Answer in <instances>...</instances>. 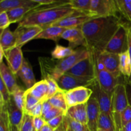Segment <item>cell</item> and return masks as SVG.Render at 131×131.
<instances>
[{"instance_id":"cell-2","label":"cell","mask_w":131,"mask_h":131,"mask_svg":"<svg viewBox=\"0 0 131 131\" xmlns=\"http://www.w3.org/2000/svg\"><path fill=\"white\" fill-rule=\"evenodd\" d=\"M69 1L58 0L55 3L38 6L26 15L18 26H37L43 29L75 12Z\"/></svg>"},{"instance_id":"cell-11","label":"cell","mask_w":131,"mask_h":131,"mask_svg":"<svg viewBox=\"0 0 131 131\" xmlns=\"http://www.w3.org/2000/svg\"><path fill=\"white\" fill-rule=\"evenodd\" d=\"M42 30L43 28L37 26H17L14 31L17 40L16 47H22L29 41L34 40Z\"/></svg>"},{"instance_id":"cell-24","label":"cell","mask_w":131,"mask_h":131,"mask_svg":"<svg viewBox=\"0 0 131 131\" xmlns=\"http://www.w3.org/2000/svg\"><path fill=\"white\" fill-rule=\"evenodd\" d=\"M39 5L34 0H1L0 13L22 6H38Z\"/></svg>"},{"instance_id":"cell-27","label":"cell","mask_w":131,"mask_h":131,"mask_svg":"<svg viewBox=\"0 0 131 131\" xmlns=\"http://www.w3.org/2000/svg\"><path fill=\"white\" fill-rule=\"evenodd\" d=\"M37 7V6H22V7L8 10L6 11V13H7L11 24L17 23V22L20 23L27 14Z\"/></svg>"},{"instance_id":"cell-22","label":"cell","mask_w":131,"mask_h":131,"mask_svg":"<svg viewBox=\"0 0 131 131\" xmlns=\"http://www.w3.org/2000/svg\"><path fill=\"white\" fill-rule=\"evenodd\" d=\"M65 28L55 26H49L43 29L42 32L35 38V39L51 40L58 42L61 38V35L65 31Z\"/></svg>"},{"instance_id":"cell-5","label":"cell","mask_w":131,"mask_h":131,"mask_svg":"<svg viewBox=\"0 0 131 131\" xmlns=\"http://www.w3.org/2000/svg\"><path fill=\"white\" fill-rule=\"evenodd\" d=\"M128 22H123L113 37L110 40L104 51L120 54L128 51Z\"/></svg>"},{"instance_id":"cell-32","label":"cell","mask_w":131,"mask_h":131,"mask_svg":"<svg viewBox=\"0 0 131 131\" xmlns=\"http://www.w3.org/2000/svg\"><path fill=\"white\" fill-rule=\"evenodd\" d=\"M75 52V49L70 48L69 47H64L57 44L51 52V56L55 60H63L68 56H70Z\"/></svg>"},{"instance_id":"cell-19","label":"cell","mask_w":131,"mask_h":131,"mask_svg":"<svg viewBox=\"0 0 131 131\" xmlns=\"http://www.w3.org/2000/svg\"><path fill=\"white\" fill-rule=\"evenodd\" d=\"M119 58V70L125 83L128 84L131 81V60L129 51L120 54Z\"/></svg>"},{"instance_id":"cell-18","label":"cell","mask_w":131,"mask_h":131,"mask_svg":"<svg viewBox=\"0 0 131 131\" xmlns=\"http://www.w3.org/2000/svg\"><path fill=\"white\" fill-rule=\"evenodd\" d=\"M15 76V74L11 71V70L9 69L7 65H5V63H1L0 64V78L8 89L11 95L18 88H19L17 83Z\"/></svg>"},{"instance_id":"cell-48","label":"cell","mask_w":131,"mask_h":131,"mask_svg":"<svg viewBox=\"0 0 131 131\" xmlns=\"http://www.w3.org/2000/svg\"><path fill=\"white\" fill-rule=\"evenodd\" d=\"M54 131H67L66 130V127H65V122L64 121L63 122L62 124L60 125L58 128H56V129H54Z\"/></svg>"},{"instance_id":"cell-51","label":"cell","mask_w":131,"mask_h":131,"mask_svg":"<svg viewBox=\"0 0 131 131\" xmlns=\"http://www.w3.org/2000/svg\"><path fill=\"white\" fill-rule=\"evenodd\" d=\"M127 86H129V89L127 90V94H128V98H129V104L131 105V83L127 84Z\"/></svg>"},{"instance_id":"cell-15","label":"cell","mask_w":131,"mask_h":131,"mask_svg":"<svg viewBox=\"0 0 131 131\" xmlns=\"http://www.w3.org/2000/svg\"><path fill=\"white\" fill-rule=\"evenodd\" d=\"M91 89L93 90L92 96L98 101L101 113L111 116V97L112 95L101 87L98 83H96ZM112 117V116H111Z\"/></svg>"},{"instance_id":"cell-31","label":"cell","mask_w":131,"mask_h":131,"mask_svg":"<svg viewBox=\"0 0 131 131\" xmlns=\"http://www.w3.org/2000/svg\"><path fill=\"white\" fill-rule=\"evenodd\" d=\"M98 129L104 131H116L115 123L110 115L101 113L98 124Z\"/></svg>"},{"instance_id":"cell-54","label":"cell","mask_w":131,"mask_h":131,"mask_svg":"<svg viewBox=\"0 0 131 131\" xmlns=\"http://www.w3.org/2000/svg\"><path fill=\"white\" fill-rule=\"evenodd\" d=\"M97 131H104V130H102V129H98V130H97Z\"/></svg>"},{"instance_id":"cell-20","label":"cell","mask_w":131,"mask_h":131,"mask_svg":"<svg viewBox=\"0 0 131 131\" xmlns=\"http://www.w3.org/2000/svg\"><path fill=\"white\" fill-rule=\"evenodd\" d=\"M17 75L20 77L28 90L32 88L37 83L31 65L25 59Z\"/></svg>"},{"instance_id":"cell-1","label":"cell","mask_w":131,"mask_h":131,"mask_svg":"<svg viewBox=\"0 0 131 131\" xmlns=\"http://www.w3.org/2000/svg\"><path fill=\"white\" fill-rule=\"evenodd\" d=\"M123 22L120 15L98 17L86 22L82 26L86 47L90 52L96 55L104 51Z\"/></svg>"},{"instance_id":"cell-39","label":"cell","mask_w":131,"mask_h":131,"mask_svg":"<svg viewBox=\"0 0 131 131\" xmlns=\"http://www.w3.org/2000/svg\"><path fill=\"white\" fill-rule=\"evenodd\" d=\"M62 115H67V113L65 112H64L63 111H62V110H60V109L53 107V108H52L51 111H49V112L42 118L44 119V120L46 122H48L49 121L51 120L52 119L54 118Z\"/></svg>"},{"instance_id":"cell-44","label":"cell","mask_w":131,"mask_h":131,"mask_svg":"<svg viewBox=\"0 0 131 131\" xmlns=\"http://www.w3.org/2000/svg\"><path fill=\"white\" fill-rule=\"evenodd\" d=\"M47 124L44 119L42 117H34L33 120V125H34V129L35 131H40V129Z\"/></svg>"},{"instance_id":"cell-45","label":"cell","mask_w":131,"mask_h":131,"mask_svg":"<svg viewBox=\"0 0 131 131\" xmlns=\"http://www.w3.org/2000/svg\"><path fill=\"white\" fill-rule=\"evenodd\" d=\"M53 108V106H52L51 103L49 102V101H44L43 102V105H42V116L43 117V116L46 115L49 111H51L52 109Z\"/></svg>"},{"instance_id":"cell-52","label":"cell","mask_w":131,"mask_h":131,"mask_svg":"<svg viewBox=\"0 0 131 131\" xmlns=\"http://www.w3.org/2000/svg\"><path fill=\"white\" fill-rule=\"evenodd\" d=\"M3 57H5V52H4L2 47H0V63L3 62Z\"/></svg>"},{"instance_id":"cell-8","label":"cell","mask_w":131,"mask_h":131,"mask_svg":"<svg viewBox=\"0 0 131 131\" xmlns=\"http://www.w3.org/2000/svg\"><path fill=\"white\" fill-rule=\"evenodd\" d=\"M90 14L95 18L119 16L116 0H91Z\"/></svg>"},{"instance_id":"cell-29","label":"cell","mask_w":131,"mask_h":131,"mask_svg":"<svg viewBox=\"0 0 131 131\" xmlns=\"http://www.w3.org/2000/svg\"><path fill=\"white\" fill-rule=\"evenodd\" d=\"M48 101L54 107L60 109L67 113L69 107H68L67 104L65 91L58 92Z\"/></svg>"},{"instance_id":"cell-55","label":"cell","mask_w":131,"mask_h":131,"mask_svg":"<svg viewBox=\"0 0 131 131\" xmlns=\"http://www.w3.org/2000/svg\"></svg>"},{"instance_id":"cell-6","label":"cell","mask_w":131,"mask_h":131,"mask_svg":"<svg viewBox=\"0 0 131 131\" xmlns=\"http://www.w3.org/2000/svg\"><path fill=\"white\" fill-rule=\"evenodd\" d=\"M95 69L97 83L101 88L112 95L116 87L119 83H121L120 82V79L123 78H117L106 70L103 65L99 61L97 56L95 60Z\"/></svg>"},{"instance_id":"cell-28","label":"cell","mask_w":131,"mask_h":131,"mask_svg":"<svg viewBox=\"0 0 131 131\" xmlns=\"http://www.w3.org/2000/svg\"><path fill=\"white\" fill-rule=\"evenodd\" d=\"M118 14L131 24V0H116Z\"/></svg>"},{"instance_id":"cell-50","label":"cell","mask_w":131,"mask_h":131,"mask_svg":"<svg viewBox=\"0 0 131 131\" xmlns=\"http://www.w3.org/2000/svg\"><path fill=\"white\" fill-rule=\"evenodd\" d=\"M40 131H54V129L51 127H50L48 124H46Z\"/></svg>"},{"instance_id":"cell-35","label":"cell","mask_w":131,"mask_h":131,"mask_svg":"<svg viewBox=\"0 0 131 131\" xmlns=\"http://www.w3.org/2000/svg\"><path fill=\"white\" fill-rule=\"evenodd\" d=\"M0 131H10V121L6 104L0 108Z\"/></svg>"},{"instance_id":"cell-33","label":"cell","mask_w":131,"mask_h":131,"mask_svg":"<svg viewBox=\"0 0 131 131\" xmlns=\"http://www.w3.org/2000/svg\"><path fill=\"white\" fill-rule=\"evenodd\" d=\"M64 122L67 131H90L87 125L73 120L67 115H65Z\"/></svg>"},{"instance_id":"cell-41","label":"cell","mask_w":131,"mask_h":131,"mask_svg":"<svg viewBox=\"0 0 131 131\" xmlns=\"http://www.w3.org/2000/svg\"><path fill=\"white\" fill-rule=\"evenodd\" d=\"M43 102H38L27 114L31 115L33 117H40V116H42V105H43Z\"/></svg>"},{"instance_id":"cell-17","label":"cell","mask_w":131,"mask_h":131,"mask_svg":"<svg viewBox=\"0 0 131 131\" xmlns=\"http://www.w3.org/2000/svg\"><path fill=\"white\" fill-rule=\"evenodd\" d=\"M88 112V126L90 131H97L101 110L98 101L93 96H92L87 102Z\"/></svg>"},{"instance_id":"cell-12","label":"cell","mask_w":131,"mask_h":131,"mask_svg":"<svg viewBox=\"0 0 131 131\" xmlns=\"http://www.w3.org/2000/svg\"><path fill=\"white\" fill-rule=\"evenodd\" d=\"M93 19H95V18L90 16V15H85V14H81L78 12H75L72 15H69L59 21L56 22L51 24V26L61 27V28H64L65 29L78 28V27L82 26L86 22Z\"/></svg>"},{"instance_id":"cell-14","label":"cell","mask_w":131,"mask_h":131,"mask_svg":"<svg viewBox=\"0 0 131 131\" xmlns=\"http://www.w3.org/2000/svg\"><path fill=\"white\" fill-rule=\"evenodd\" d=\"M61 38L69 41V47L75 49L79 47H86V41L82 31V26L66 29Z\"/></svg>"},{"instance_id":"cell-10","label":"cell","mask_w":131,"mask_h":131,"mask_svg":"<svg viewBox=\"0 0 131 131\" xmlns=\"http://www.w3.org/2000/svg\"><path fill=\"white\" fill-rule=\"evenodd\" d=\"M93 93L92 89L87 87H78L65 92L68 107L70 108L77 105L86 104Z\"/></svg>"},{"instance_id":"cell-21","label":"cell","mask_w":131,"mask_h":131,"mask_svg":"<svg viewBox=\"0 0 131 131\" xmlns=\"http://www.w3.org/2000/svg\"><path fill=\"white\" fill-rule=\"evenodd\" d=\"M67 115L71 118L82 124H88V112L87 103L77 105L68 109Z\"/></svg>"},{"instance_id":"cell-4","label":"cell","mask_w":131,"mask_h":131,"mask_svg":"<svg viewBox=\"0 0 131 131\" xmlns=\"http://www.w3.org/2000/svg\"><path fill=\"white\" fill-rule=\"evenodd\" d=\"M90 52L86 47H79L75 49L74 53L70 56L63 60H56L52 78L57 81L61 75L67 72L79 61L90 56Z\"/></svg>"},{"instance_id":"cell-46","label":"cell","mask_w":131,"mask_h":131,"mask_svg":"<svg viewBox=\"0 0 131 131\" xmlns=\"http://www.w3.org/2000/svg\"><path fill=\"white\" fill-rule=\"evenodd\" d=\"M127 36H128V51L130 54V58L131 60V24L128 23L127 25ZM131 83V81L130 83ZM129 83V84H130Z\"/></svg>"},{"instance_id":"cell-30","label":"cell","mask_w":131,"mask_h":131,"mask_svg":"<svg viewBox=\"0 0 131 131\" xmlns=\"http://www.w3.org/2000/svg\"><path fill=\"white\" fill-rule=\"evenodd\" d=\"M69 4L78 12L93 17L90 14L91 0H69Z\"/></svg>"},{"instance_id":"cell-37","label":"cell","mask_w":131,"mask_h":131,"mask_svg":"<svg viewBox=\"0 0 131 131\" xmlns=\"http://www.w3.org/2000/svg\"><path fill=\"white\" fill-rule=\"evenodd\" d=\"M45 80L47 81V83L49 84V92L47 97V101L50 99L51 97H53L55 94H56L58 92L64 91L59 86L57 81L55 79H54L53 78H49L47 79H45Z\"/></svg>"},{"instance_id":"cell-13","label":"cell","mask_w":131,"mask_h":131,"mask_svg":"<svg viewBox=\"0 0 131 131\" xmlns=\"http://www.w3.org/2000/svg\"><path fill=\"white\" fill-rule=\"evenodd\" d=\"M99 61L103 65L105 69L117 78H121V74L119 70L120 58L119 54L103 51L97 56Z\"/></svg>"},{"instance_id":"cell-26","label":"cell","mask_w":131,"mask_h":131,"mask_svg":"<svg viewBox=\"0 0 131 131\" xmlns=\"http://www.w3.org/2000/svg\"><path fill=\"white\" fill-rule=\"evenodd\" d=\"M17 40L14 32L11 31L8 28L1 31L0 35V47H2L4 52L9 51L16 47Z\"/></svg>"},{"instance_id":"cell-40","label":"cell","mask_w":131,"mask_h":131,"mask_svg":"<svg viewBox=\"0 0 131 131\" xmlns=\"http://www.w3.org/2000/svg\"><path fill=\"white\" fill-rule=\"evenodd\" d=\"M10 24L11 23H10L6 12H3L0 13V29H1V31L8 28Z\"/></svg>"},{"instance_id":"cell-42","label":"cell","mask_w":131,"mask_h":131,"mask_svg":"<svg viewBox=\"0 0 131 131\" xmlns=\"http://www.w3.org/2000/svg\"><path fill=\"white\" fill-rule=\"evenodd\" d=\"M131 120V105L129 104V106L126 107L122 115V126L126 125L128 122Z\"/></svg>"},{"instance_id":"cell-7","label":"cell","mask_w":131,"mask_h":131,"mask_svg":"<svg viewBox=\"0 0 131 131\" xmlns=\"http://www.w3.org/2000/svg\"><path fill=\"white\" fill-rule=\"evenodd\" d=\"M97 56L90 52V56L79 61L67 74L79 78L96 79L95 60Z\"/></svg>"},{"instance_id":"cell-9","label":"cell","mask_w":131,"mask_h":131,"mask_svg":"<svg viewBox=\"0 0 131 131\" xmlns=\"http://www.w3.org/2000/svg\"><path fill=\"white\" fill-rule=\"evenodd\" d=\"M56 81L59 86L65 92L78 87H91L92 88L97 83L96 79L79 78L67 73L61 75Z\"/></svg>"},{"instance_id":"cell-49","label":"cell","mask_w":131,"mask_h":131,"mask_svg":"<svg viewBox=\"0 0 131 131\" xmlns=\"http://www.w3.org/2000/svg\"><path fill=\"white\" fill-rule=\"evenodd\" d=\"M122 131H131V120L123 127Z\"/></svg>"},{"instance_id":"cell-23","label":"cell","mask_w":131,"mask_h":131,"mask_svg":"<svg viewBox=\"0 0 131 131\" xmlns=\"http://www.w3.org/2000/svg\"><path fill=\"white\" fill-rule=\"evenodd\" d=\"M7 106L8 114L9 121L11 125L16 126L20 129L22 122L24 117V113L19 110L13 101L12 98L10 102L6 104Z\"/></svg>"},{"instance_id":"cell-16","label":"cell","mask_w":131,"mask_h":131,"mask_svg":"<svg viewBox=\"0 0 131 131\" xmlns=\"http://www.w3.org/2000/svg\"><path fill=\"white\" fill-rule=\"evenodd\" d=\"M5 58L9 69L15 75H17L24 60L21 47H15L5 52Z\"/></svg>"},{"instance_id":"cell-43","label":"cell","mask_w":131,"mask_h":131,"mask_svg":"<svg viewBox=\"0 0 131 131\" xmlns=\"http://www.w3.org/2000/svg\"><path fill=\"white\" fill-rule=\"evenodd\" d=\"M65 115H60V116H57V117L54 118L52 119L51 120L49 121L48 122H47V124L54 130V129H56V128L58 127L62 124L63 122L64 121V118H65Z\"/></svg>"},{"instance_id":"cell-3","label":"cell","mask_w":131,"mask_h":131,"mask_svg":"<svg viewBox=\"0 0 131 131\" xmlns=\"http://www.w3.org/2000/svg\"><path fill=\"white\" fill-rule=\"evenodd\" d=\"M129 104L127 84L121 82L116 87L111 97V116L116 131L122 130V115Z\"/></svg>"},{"instance_id":"cell-36","label":"cell","mask_w":131,"mask_h":131,"mask_svg":"<svg viewBox=\"0 0 131 131\" xmlns=\"http://www.w3.org/2000/svg\"><path fill=\"white\" fill-rule=\"evenodd\" d=\"M40 101L33 97L29 92L26 90L24 96V113H28L29 111Z\"/></svg>"},{"instance_id":"cell-38","label":"cell","mask_w":131,"mask_h":131,"mask_svg":"<svg viewBox=\"0 0 131 131\" xmlns=\"http://www.w3.org/2000/svg\"><path fill=\"white\" fill-rule=\"evenodd\" d=\"M33 120L34 117L28 114L24 113L20 126V131H35Z\"/></svg>"},{"instance_id":"cell-47","label":"cell","mask_w":131,"mask_h":131,"mask_svg":"<svg viewBox=\"0 0 131 131\" xmlns=\"http://www.w3.org/2000/svg\"><path fill=\"white\" fill-rule=\"evenodd\" d=\"M36 3L40 5V6H46V5H52L57 2L58 0H34Z\"/></svg>"},{"instance_id":"cell-25","label":"cell","mask_w":131,"mask_h":131,"mask_svg":"<svg viewBox=\"0 0 131 131\" xmlns=\"http://www.w3.org/2000/svg\"><path fill=\"white\" fill-rule=\"evenodd\" d=\"M33 97L39 100L40 102L47 101V97L49 92V84L45 79L37 82L32 88L27 90Z\"/></svg>"},{"instance_id":"cell-53","label":"cell","mask_w":131,"mask_h":131,"mask_svg":"<svg viewBox=\"0 0 131 131\" xmlns=\"http://www.w3.org/2000/svg\"><path fill=\"white\" fill-rule=\"evenodd\" d=\"M10 131H20V129L17 127L14 126L10 124Z\"/></svg>"},{"instance_id":"cell-34","label":"cell","mask_w":131,"mask_h":131,"mask_svg":"<svg viewBox=\"0 0 131 131\" xmlns=\"http://www.w3.org/2000/svg\"><path fill=\"white\" fill-rule=\"evenodd\" d=\"M26 91L19 87L12 95V98L15 106L24 113V96Z\"/></svg>"}]
</instances>
